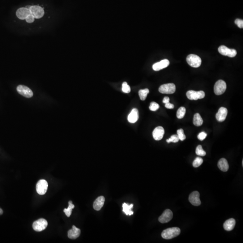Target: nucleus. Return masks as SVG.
<instances>
[{"label": "nucleus", "instance_id": "nucleus-1", "mask_svg": "<svg viewBox=\"0 0 243 243\" xmlns=\"http://www.w3.org/2000/svg\"><path fill=\"white\" fill-rule=\"evenodd\" d=\"M181 233V230L178 228H168L164 230L162 233V237L166 240H170L177 237Z\"/></svg>", "mask_w": 243, "mask_h": 243}, {"label": "nucleus", "instance_id": "nucleus-2", "mask_svg": "<svg viewBox=\"0 0 243 243\" xmlns=\"http://www.w3.org/2000/svg\"><path fill=\"white\" fill-rule=\"evenodd\" d=\"M188 64L193 68H198L201 66L202 61L199 56L194 54H190L186 57Z\"/></svg>", "mask_w": 243, "mask_h": 243}, {"label": "nucleus", "instance_id": "nucleus-3", "mask_svg": "<svg viewBox=\"0 0 243 243\" xmlns=\"http://www.w3.org/2000/svg\"><path fill=\"white\" fill-rule=\"evenodd\" d=\"M48 223L46 219L40 218L36 220L32 224V228L36 232H40L45 230L47 227Z\"/></svg>", "mask_w": 243, "mask_h": 243}, {"label": "nucleus", "instance_id": "nucleus-4", "mask_svg": "<svg viewBox=\"0 0 243 243\" xmlns=\"http://www.w3.org/2000/svg\"><path fill=\"white\" fill-rule=\"evenodd\" d=\"M227 84L225 81L219 80L215 83L214 87V92L217 95H221L226 91Z\"/></svg>", "mask_w": 243, "mask_h": 243}, {"label": "nucleus", "instance_id": "nucleus-5", "mask_svg": "<svg viewBox=\"0 0 243 243\" xmlns=\"http://www.w3.org/2000/svg\"><path fill=\"white\" fill-rule=\"evenodd\" d=\"M159 92L162 94H172L176 91V86L174 84L168 83L162 85L159 89Z\"/></svg>", "mask_w": 243, "mask_h": 243}, {"label": "nucleus", "instance_id": "nucleus-6", "mask_svg": "<svg viewBox=\"0 0 243 243\" xmlns=\"http://www.w3.org/2000/svg\"><path fill=\"white\" fill-rule=\"evenodd\" d=\"M205 93L202 91L196 92L194 91H189L186 93V96L190 100H197L203 98L205 96Z\"/></svg>", "mask_w": 243, "mask_h": 243}, {"label": "nucleus", "instance_id": "nucleus-7", "mask_svg": "<svg viewBox=\"0 0 243 243\" xmlns=\"http://www.w3.org/2000/svg\"><path fill=\"white\" fill-rule=\"evenodd\" d=\"M48 186V183L45 180H40L36 184V192L40 195L45 194L47 191Z\"/></svg>", "mask_w": 243, "mask_h": 243}, {"label": "nucleus", "instance_id": "nucleus-8", "mask_svg": "<svg viewBox=\"0 0 243 243\" xmlns=\"http://www.w3.org/2000/svg\"><path fill=\"white\" fill-rule=\"evenodd\" d=\"M29 10H30L31 14L36 19L41 18L44 15V10L40 6H31Z\"/></svg>", "mask_w": 243, "mask_h": 243}, {"label": "nucleus", "instance_id": "nucleus-9", "mask_svg": "<svg viewBox=\"0 0 243 243\" xmlns=\"http://www.w3.org/2000/svg\"><path fill=\"white\" fill-rule=\"evenodd\" d=\"M218 51L221 55L224 56H228L230 57H234L237 54V51L235 49H229L227 46H220L218 48Z\"/></svg>", "mask_w": 243, "mask_h": 243}, {"label": "nucleus", "instance_id": "nucleus-10", "mask_svg": "<svg viewBox=\"0 0 243 243\" xmlns=\"http://www.w3.org/2000/svg\"><path fill=\"white\" fill-rule=\"evenodd\" d=\"M18 92L25 97L29 98L33 96V92L28 87L24 85H19L17 87Z\"/></svg>", "mask_w": 243, "mask_h": 243}, {"label": "nucleus", "instance_id": "nucleus-11", "mask_svg": "<svg viewBox=\"0 0 243 243\" xmlns=\"http://www.w3.org/2000/svg\"><path fill=\"white\" fill-rule=\"evenodd\" d=\"M173 218L172 211L170 209H166L164 211L163 214L160 216L159 221L162 223H167L170 221Z\"/></svg>", "mask_w": 243, "mask_h": 243}, {"label": "nucleus", "instance_id": "nucleus-12", "mask_svg": "<svg viewBox=\"0 0 243 243\" xmlns=\"http://www.w3.org/2000/svg\"><path fill=\"white\" fill-rule=\"evenodd\" d=\"M199 192L194 191L190 194L189 197L190 202L194 206H199L201 204V201L199 198Z\"/></svg>", "mask_w": 243, "mask_h": 243}, {"label": "nucleus", "instance_id": "nucleus-13", "mask_svg": "<svg viewBox=\"0 0 243 243\" xmlns=\"http://www.w3.org/2000/svg\"><path fill=\"white\" fill-rule=\"evenodd\" d=\"M30 14V10L26 7L20 8L18 9L16 12L17 17L21 20L25 19Z\"/></svg>", "mask_w": 243, "mask_h": 243}, {"label": "nucleus", "instance_id": "nucleus-14", "mask_svg": "<svg viewBox=\"0 0 243 243\" xmlns=\"http://www.w3.org/2000/svg\"><path fill=\"white\" fill-rule=\"evenodd\" d=\"M164 130L163 127L159 126L156 127L153 132V137L156 141H160L164 137Z\"/></svg>", "mask_w": 243, "mask_h": 243}, {"label": "nucleus", "instance_id": "nucleus-15", "mask_svg": "<svg viewBox=\"0 0 243 243\" xmlns=\"http://www.w3.org/2000/svg\"><path fill=\"white\" fill-rule=\"evenodd\" d=\"M169 61L167 59H165V60H162L160 62L155 63L153 65L152 68L155 71H160L162 69L167 68L169 65Z\"/></svg>", "mask_w": 243, "mask_h": 243}, {"label": "nucleus", "instance_id": "nucleus-16", "mask_svg": "<svg viewBox=\"0 0 243 243\" xmlns=\"http://www.w3.org/2000/svg\"><path fill=\"white\" fill-rule=\"evenodd\" d=\"M228 111L227 109L226 108H220L218 110V112L217 113L216 115V117L217 120L218 122H223L226 119L227 115H228Z\"/></svg>", "mask_w": 243, "mask_h": 243}, {"label": "nucleus", "instance_id": "nucleus-17", "mask_svg": "<svg viewBox=\"0 0 243 243\" xmlns=\"http://www.w3.org/2000/svg\"><path fill=\"white\" fill-rule=\"evenodd\" d=\"M80 229L76 228L75 226H73L72 229L68 231V237L70 239L75 240V239L79 237L80 235Z\"/></svg>", "mask_w": 243, "mask_h": 243}, {"label": "nucleus", "instance_id": "nucleus-18", "mask_svg": "<svg viewBox=\"0 0 243 243\" xmlns=\"http://www.w3.org/2000/svg\"><path fill=\"white\" fill-rule=\"evenodd\" d=\"M139 118V112L137 109L134 108L131 111L127 117L128 121L130 123H134L137 122Z\"/></svg>", "mask_w": 243, "mask_h": 243}, {"label": "nucleus", "instance_id": "nucleus-19", "mask_svg": "<svg viewBox=\"0 0 243 243\" xmlns=\"http://www.w3.org/2000/svg\"><path fill=\"white\" fill-rule=\"evenodd\" d=\"M104 201H105V198L104 196H101L98 197L94 202V209L96 211L100 210L104 204Z\"/></svg>", "mask_w": 243, "mask_h": 243}, {"label": "nucleus", "instance_id": "nucleus-20", "mask_svg": "<svg viewBox=\"0 0 243 243\" xmlns=\"http://www.w3.org/2000/svg\"><path fill=\"white\" fill-rule=\"evenodd\" d=\"M236 221L233 218L228 219L223 224V228L226 231H231L235 228Z\"/></svg>", "mask_w": 243, "mask_h": 243}, {"label": "nucleus", "instance_id": "nucleus-21", "mask_svg": "<svg viewBox=\"0 0 243 243\" xmlns=\"http://www.w3.org/2000/svg\"><path fill=\"white\" fill-rule=\"evenodd\" d=\"M218 167L222 171L227 172L229 169V164L228 161L224 158H222L218 162Z\"/></svg>", "mask_w": 243, "mask_h": 243}, {"label": "nucleus", "instance_id": "nucleus-22", "mask_svg": "<svg viewBox=\"0 0 243 243\" xmlns=\"http://www.w3.org/2000/svg\"><path fill=\"white\" fill-rule=\"evenodd\" d=\"M122 208H123V209H122V211H123L126 215L131 216V215L133 214V212L132 211V208L133 206V204L128 205L127 203L124 202V203L122 204Z\"/></svg>", "mask_w": 243, "mask_h": 243}, {"label": "nucleus", "instance_id": "nucleus-23", "mask_svg": "<svg viewBox=\"0 0 243 243\" xmlns=\"http://www.w3.org/2000/svg\"><path fill=\"white\" fill-rule=\"evenodd\" d=\"M203 123V120L200 114L198 113H195L194 116L193 124L195 126H201Z\"/></svg>", "mask_w": 243, "mask_h": 243}, {"label": "nucleus", "instance_id": "nucleus-24", "mask_svg": "<svg viewBox=\"0 0 243 243\" xmlns=\"http://www.w3.org/2000/svg\"><path fill=\"white\" fill-rule=\"evenodd\" d=\"M75 205L73 204L72 201H70L69 202V206L68 208H65L64 210V213L66 214V216L68 217H70L72 214V211L73 208H75Z\"/></svg>", "mask_w": 243, "mask_h": 243}, {"label": "nucleus", "instance_id": "nucleus-25", "mask_svg": "<svg viewBox=\"0 0 243 243\" xmlns=\"http://www.w3.org/2000/svg\"><path fill=\"white\" fill-rule=\"evenodd\" d=\"M149 90L146 88L145 89L140 90L139 91V96L142 100H145L147 98V95L149 93Z\"/></svg>", "mask_w": 243, "mask_h": 243}, {"label": "nucleus", "instance_id": "nucleus-26", "mask_svg": "<svg viewBox=\"0 0 243 243\" xmlns=\"http://www.w3.org/2000/svg\"><path fill=\"white\" fill-rule=\"evenodd\" d=\"M185 112H186V109H185V108L184 107H181L178 109L177 113V118L179 119L182 118L185 115Z\"/></svg>", "mask_w": 243, "mask_h": 243}, {"label": "nucleus", "instance_id": "nucleus-27", "mask_svg": "<svg viewBox=\"0 0 243 243\" xmlns=\"http://www.w3.org/2000/svg\"><path fill=\"white\" fill-rule=\"evenodd\" d=\"M195 153L198 156H204L206 154V152L202 149V147L201 145L198 146L196 149Z\"/></svg>", "mask_w": 243, "mask_h": 243}, {"label": "nucleus", "instance_id": "nucleus-28", "mask_svg": "<svg viewBox=\"0 0 243 243\" xmlns=\"http://www.w3.org/2000/svg\"><path fill=\"white\" fill-rule=\"evenodd\" d=\"M202 162H203V160L202 158H200V157H197L194 161L193 163V166L194 168L198 167L202 164Z\"/></svg>", "mask_w": 243, "mask_h": 243}, {"label": "nucleus", "instance_id": "nucleus-29", "mask_svg": "<svg viewBox=\"0 0 243 243\" xmlns=\"http://www.w3.org/2000/svg\"><path fill=\"white\" fill-rule=\"evenodd\" d=\"M122 91L126 93H129L131 92V88L126 82H124L122 85Z\"/></svg>", "mask_w": 243, "mask_h": 243}, {"label": "nucleus", "instance_id": "nucleus-30", "mask_svg": "<svg viewBox=\"0 0 243 243\" xmlns=\"http://www.w3.org/2000/svg\"><path fill=\"white\" fill-rule=\"evenodd\" d=\"M178 136L179 140L181 141H183L186 138V136L184 133V131L182 129H180L177 131Z\"/></svg>", "mask_w": 243, "mask_h": 243}, {"label": "nucleus", "instance_id": "nucleus-31", "mask_svg": "<svg viewBox=\"0 0 243 243\" xmlns=\"http://www.w3.org/2000/svg\"><path fill=\"white\" fill-rule=\"evenodd\" d=\"M179 138L178 136L177 135H173L171 137V138L169 139H167L166 140V142L168 143H169L170 142H173V143H176L179 141Z\"/></svg>", "mask_w": 243, "mask_h": 243}, {"label": "nucleus", "instance_id": "nucleus-32", "mask_svg": "<svg viewBox=\"0 0 243 243\" xmlns=\"http://www.w3.org/2000/svg\"><path fill=\"white\" fill-rule=\"evenodd\" d=\"M160 108V105L157 103L155 102H152L150 104V106L149 107L151 111H156L159 109Z\"/></svg>", "mask_w": 243, "mask_h": 243}, {"label": "nucleus", "instance_id": "nucleus-33", "mask_svg": "<svg viewBox=\"0 0 243 243\" xmlns=\"http://www.w3.org/2000/svg\"><path fill=\"white\" fill-rule=\"evenodd\" d=\"M207 136V134L205 132H201L198 134V138L200 141H203L206 138Z\"/></svg>", "mask_w": 243, "mask_h": 243}, {"label": "nucleus", "instance_id": "nucleus-34", "mask_svg": "<svg viewBox=\"0 0 243 243\" xmlns=\"http://www.w3.org/2000/svg\"><path fill=\"white\" fill-rule=\"evenodd\" d=\"M235 23L238 26V27L240 28H243V20L242 19H236L235 21Z\"/></svg>", "mask_w": 243, "mask_h": 243}, {"label": "nucleus", "instance_id": "nucleus-35", "mask_svg": "<svg viewBox=\"0 0 243 243\" xmlns=\"http://www.w3.org/2000/svg\"><path fill=\"white\" fill-rule=\"evenodd\" d=\"M25 20L28 23H32L35 20V18L31 14H30L26 18Z\"/></svg>", "mask_w": 243, "mask_h": 243}, {"label": "nucleus", "instance_id": "nucleus-36", "mask_svg": "<svg viewBox=\"0 0 243 243\" xmlns=\"http://www.w3.org/2000/svg\"><path fill=\"white\" fill-rule=\"evenodd\" d=\"M165 106L166 108L168 109H173L174 108V105L170 103L169 102L165 104Z\"/></svg>", "mask_w": 243, "mask_h": 243}, {"label": "nucleus", "instance_id": "nucleus-37", "mask_svg": "<svg viewBox=\"0 0 243 243\" xmlns=\"http://www.w3.org/2000/svg\"><path fill=\"white\" fill-rule=\"evenodd\" d=\"M170 99L168 97L166 96L163 99V102L164 104H167L169 102Z\"/></svg>", "mask_w": 243, "mask_h": 243}, {"label": "nucleus", "instance_id": "nucleus-38", "mask_svg": "<svg viewBox=\"0 0 243 243\" xmlns=\"http://www.w3.org/2000/svg\"><path fill=\"white\" fill-rule=\"evenodd\" d=\"M3 213V211L2 209L0 208V215H2Z\"/></svg>", "mask_w": 243, "mask_h": 243}, {"label": "nucleus", "instance_id": "nucleus-39", "mask_svg": "<svg viewBox=\"0 0 243 243\" xmlns=\"http://www.w3.org/2000/svg\"><path fill=\"white\" fill-rule=\"evenodd\" d=\"M31 6H26L25 7L26 8L28 9H29L30 8Z\"/></svg>", "mask_w": 243, "mask_h": 243}]
</instances>
